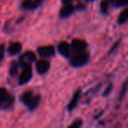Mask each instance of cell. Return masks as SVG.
I'll list each match as a JSON object with an SVG mask.
<instances>
[{
    "mask_svg": "<svg viewBox=\"0 0 128 128\" xmlns=\"http://www.w3.org/2000/svg\"><path fill=\"white\" fill-rule=\"evenodd\" d=\"M89 60V54L86 52H78L76 55H74L70 60V64L72 67L79 68V67L84 66Z\"/></svg>",
    "mask_w": 128,
    "mask_h": 128,
    "instance_id": "6da1fadb",
    "label": "cell"
},
{
    "mask_svg": "<svg viewBox=\"0 0 128 128\" xmlns=\"http://www.w3.org/2000/svg\"><path fill=\"white\" fill-rule=\"evenodd\" d=\"M12 102L13 98L10 96L7 90L4 88H0V107H9Z\"/></svg>",
    "mask_w": 128,
    "mask_h": 128,
    "instance_id": "7a4b0ae2",
    "label": "cell"
},
{
    "mask_svg": "<svg viewBox=\"0 0 128 128\" xmlns=\"http://www.w3.org/2000/svg\"><path fill=\"white\" fill-rule=\"evenodd\" d=\"M32 77V70L31 65H27V66L23 67V71H22L21 75L20 76V85H23V84H27L28 82H30L31 79Z\"/></svg>",
    "mask_w": 128,
    "mask_h": 128,
    "instance_id": "3957f363",
    "label": "cell"
},
{
    "mask_svg": "<svg viewBox=\"0 0 128 128\" xmlns=\"http://www.w3.org/2000/svg\"><path fill=\"white\" fill-rule=\"evenodd\" d=\"M35 60H36L35 54L32 51H26L20 57V64L21 65L22 68H23V67L27 66V65H31V63L34 62Z\"/></svg>",
    "mask_w": 128,
    "mask_h": 128,
    "instance_id": "277c9868",
    "label": "cell"
},
{
    "mask_svg": "<svg viewBox=\"0 0 128 128\" xmlns=\"http://www.w3.org/2000/svg\"><path fill=\"white\" fill-rule=\"evenodd\" d=\"M38 54L40 55L42 58H48V57H51L54 54V48L52 46H40L38 48Z\"/></svg>",
    "mask_w": 128,
    "mask_h": 128,
    "instance_id": "5b68a950",
    "label": "cell"
},
{
    "mask_svg": "<svg viewBox=\"0 0 128 128\" xmlns=\"http://www.w3.org/2000/svg\"><path fill=\"white\" fill-rule=\"evenodd\" d=\"M49 68H50V63L49 62H48L46 60H38L37 63H36V70L40 75L46 73Z\"/></svg>",
    "mask_w": 128,
    "mask_h": 128,
    "instance_id": "8992f818",
    "label": "cell"
},
{
    "mask_svg": "<svg viewBox=\"0 0 128 128\" xmlns=\"http://www.w3.org/2000/svg\"><path fill=\"white\" fill-rule=\"evenodd\" d=\"M71 46L74 51L78 53V52H82L84 50L86 49V48H87V43H86L85 41L82 40L75 39L72 40Z\"/></svg>",
    "mask_w": 128,
    "mask_h": 128,
    "instance_id": "52a82bcc",
    "label": "cell"
},
{
    "mask_svg": "<svg viewBox=\"0 0 128 128\" xmlns=\"http://www.w3.org/2000/svg\"><path fill=\"white\" fill-rule=\"evenodd\" d=\"M74 10H75V7L72 6V4H63L62 9L60 10V17L62 18H68L74 12Z\"/></svg>",
    "mask_w": 128,
    "mask_h": 128,
    "instance_id": "ba28073f",
    "label": "cell"
},
{
    "mask_svg": "<svg viewBox=\"0 0 128 128\" xmlns=\"http://www.w3.org/2000/svg\"><path fill=\"white\" fill-rule=\"evenodd\" d=\"M58 52L64 57H68L70 54V46L67 42H62L58 46Z\"/></svg>",
    "mask_w": 128,
    "mask_h": 128,
    "instance_id": "9c48e42d",
    "label": "cell"
},
{
    "mask_svg": "<svg viewBox=\"0 0 128 128\" xmlns=\"http://www.w3.org/2000/svg\"><path fill=\"white\" fill-rule=\"evenodd\" d=\"M22 45L20 42H14L8 48V53L11 55H16L21 51Z\"/></svg>",
    "mask_w": 128,
    "mask_h": 128,
    "instance_id": "30bf717a",
    "label": "cell"
},
{
    "mask_svg": "<svg viewBox=\"0 0 128 128\" xmlns=\"http://www.w3.org/2000/svg\"><path fill=\"white\" fill-rule=\"evenodd\" d=\"M80 96H81V90H77L76 92L75 93V95L73 96L70 103L68 104V110H73L76 107L77 103H78V101H79V98H80Z\"/></svg>",
    "mask_w": 128,
    "mask_h": 128,
    "instance_id": "8fae6325",
    "label": "cell"
},
{
    "mask_svg": "<svg viewBox=\"0 0 128 128\" xmlns=\"http://www.w3.org/2000/svg\"><path fill=\"white\" fill-rule=\"evenodd\" d=\"M40 101V96H39V95H37V96H34L32 101H31L30 103H29V104L27 105V107H28L29 110H35V109L38 107V105H39Z\"/></svg>",
    "mask_w": 128,
    "mask_h": 128,
    "instance_id": "7c38bea8",
    "label": "cell"
},
{
    "mask_svg": "<svg viewBox=\"0 0 128 128\" xmlns=\"http://www.w3.org/2000/svg\"><path fill=\"white\" fill-rule=\"evenodd\" d=\"M32 98H34L32 92H31V91H26V92L22 94V96H20V100L27 106V105L29 104V103L32 101Z\"/></svg>",
    "mask_w": 128,
    "mask_h": 128,
    "instance_id": "4fadbf2b",
    "label": "cell"
},
{
    "mask_svg": "<svg viewBox=\"0 0 128 128\" xmlns=\"http://www.w3.org/2000/svg\"><path fill=\"white\" fill-rule=\"evenodd\" d=\"M128 18V10L124 9L123 12H121V13L119 14L118 18V24L122 25V24H124L126 21H127Z\"/></svg>",
    "mask_w": 128,
    "mask_h": 128,
    "instance_id": "5bb4252c",
    "label": "cell"
},
{
    "mask_svg": "<svg viewBox=\"0 0 128 128\" xmlns=\"http://www.w3.org/2000/svg\"><path fill=\"white\" fill-rule=\"evenodd\" d=\"M18 64L16 62H12L9 70L10 76H15L18 74Z\"/></svg>",
    "mask_w": 128,
    "mask_h": 128,
    "instance_id": "9a60e30c",
    "label": "cell"
},
{
    "mask_svg": "<svg viewBox=\"0 0 128 128\" xmlns=\"http://www.w3.org/2000/svg\"><path fill=\"white\" fill-rule=\"evenodd\" d=\"M109 4H110V1L109 0H103L101 2V4H100V10H101V12L104 14L108 12Z\"/></svg>",
    "mask_w": 128,
    "mask_h": 128,
    "instance_id": "2e32d148",
    "label": "cell"
},
{
    "mask_svg": "<svg viewBox=\"0 0 128 128\" xmlns=\"http://www.w3.org/2000/svg\"><path fill=\"white\" fill-rule=\"evenodd\" d=\"M22 8L26 10H34V6H32V0H24L22 2Z\"/></svg>",
    "mask_w": 128,
    "mask_h": 128,
    "instance_id": "e0dca14e",
    "label": "cell"
},
{
    "mask_svg": "<svg viewBox=\"0 0 128 128\" xmlns=\"http://www.w3.org/2000/svg\"><path fill=\"white\" fill-rule=\"evenodd\" d=\"M128 3V0H113V4H115L117 7L126 6Z\"/></svg>",
    "mask_w": 128,
    "mask_h": 128,
    "instance_id": "ac0fdd59",
    "label": "cell"
},
{
    "mask_svg": "<svg viewBox=\"0 0 128 128\" xmlns=\"http://www.w3.org/2000/svg\"><path fill=\"white\" fill-rule=\"evenodd\" d=\"M82 126V121L81 120V119H77V120H76L74 123H72L68 127L70 128H79Z\"/></svg>",
    "mask_w": 128,
    "mask_h": 128,
    "instance_id": "d6986e66",
    "label": "cell"
},
{
    "mask_svg": "<svg viewBox=\"0 0 128 128\" xmlns=\"http://www.w3.org/2000/svg\"><path fill=\"white\" fill-rule=\"evenodd\" d=\"M4 52H6V48L4 44H0V62H2L4 57Z\"/></svg>",
    "mask_w": 128,
    "mask_h": 128,
    "instance_id": "ffe728a7",
    "label": "cell"
},
{
    "mask_svg": "<svg viewBox=\"0 0 128 128\" xmlns=\"http://www.w3.org/2000/svg\"><path fill=\"white\" fill-rule=\"evenodd\" d=\"M44 2V0H32V6H34V9L39 7L42 3Z\"/></svg>",
    "mask_w": 128,
    "mask_h": 128,
    "instance_id": "44dd1931",
    "label": "cell"
},
{
    "mask_svg": "<svg viewBox=\"0 0 128 128\" xmlns=\"http://www.w3.org/2000/svg\"><path fill=\"white\" fill-rule=\"evenodd\" d=\"M126 82H124V86H123L122 90H121V92H120V96H119V100H121L123 98H124V95H126Z\"/></svg>",
    "mask_w": 128,
    "mask_h": 128,
    "instance_id": "7402d4cb",
    "label": "cell"
},
{
    "mask_svg": "<svg viewBox=\"0 0 128 128\" xmlns=\"http://www.w3.org/2000/svg\"><path fill=\"white\" fill-rule=\"evenodd\" d=\"M112 90V84H110V85L108 86V87L105 89V90H104V96H108L109 94H110V90Z\"/></svg>",
    "mask_w": 128,
    "mask_h": 128,
    "instance_id": "603a6c76",
    "label": "cell"
},
{
    "mask_svg": "<svg viewBox=\"0 0 128 128\" xmlns=\"http://www.w3.org/2000/svg\"><path fill=\"white\" fill-rule=\"evenodd\" d=\"M63 4H72V0H62Z\"/></svg>",
    "mask_w": 128,
    "mask_h": 128,
    "instance_id": "cb8c5ba5",
    "label": "cell"
},
{
    "mask_svg": "<svg viewBox=\"0 0 128 128\" xmlns=\"http://www.w3.org/2000/svg\"><path fill=\"white\" fill-rule=\"evenodd\" d=\"M86 1H93V0H86Z\"/></svg>",
    "mask_w": 128,
    "mask_h": 128,
    "instance_id": "d4e9b609",
    "label": "cell"
}]
</instances>
